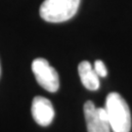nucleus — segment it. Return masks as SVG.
<instances>
[{"instance_id":"1","label":"nucleus","mask_w":132,"mask_h":132,"mask_svg":"<svg viewBox=\"0 0 132 132\" xmlns=\"http://www.w3.org/2000/svg\"><path fill=\"white\" fill-rule=\"evenodd\" d=\"M105 110L113 132H130L131 113L125 100L118 93L112 92L107 96Z\"/></svg>"},{"instance_id":"2","label":"nucleus","mask_w":132,"mask_h":132,"mask_svg":"<svg viewBox=\"0 0 132 132\" xmlns=\"http://www.w3.org/2000/svg\"><path fill=\"white\" fill-rule=\"evenodd\" d=\"M80 0H45L39 14L44 21L49 23H63L71 19L76 14Z\"/></svg>"},{"instance_id":"3","label":"nucleus","mask_w":132,"mask_h":132,"mask_svg":"<svg viewBox=\"0 0 132 132\" xmlns=\"http://www.w3.org/2000/svg\"><path fill=\"white\" fill-rule=\"evenodd\" d=\"M31 70L38 84L49 92H56L59 89V76L56 70L47 60L37 58L31 64Z\"/></svg>"},{"instance_id":"4","label":"nucleus","mask_w":132,"mask_h":132,"mask_svg":"<svg viewBox=\"0 0 132 132\" xmlns=\"http://www.w3.org/2000/svg\"><path fill=\"white\" fill-rule=\"evenodd\" d=\"M83 112L88 132H111L105 108H97L93 102L87 101L83 107Z\"/></svg>"},{"instance_id":"5","label":"nucleus","mask_w":132,"mask_h":132,"mask_svg":"<svg viewBox=\"0 0 132 132\" xmlns=\"http://www.w3.org/2000/svg\"><path fill=\"white\" fill-rule=\"evenodd\" d=\"M31 113L36 123L41 126H48L52 122L55 111L52 103L47 98L36 96L32 101Z\"/></svg>"},{"instance_id":"6","label":"nucleus","mask_w":132,"mask_h":132,"mask_svg":"<svg viewBox=\"0 0 132 132\" xmlns=\"http://www.w3.org/2000/svg\"><path fill=\"white\" fill-rule=\"evenodd\" d=\"M78 73L81 82L86 89L98 90L100 87L99 76L89 62L83 61L78 65Z\"/></svg>"},{"instance_id":"7","label":"nucleus","mask_w":132,"mask_h":132,"mask_svg":"<svg viewBox=\"0 0 132 132\" xmlns=\"http://www.w3.org/2000/svg\"><path fill=\"white\" fill-rule=\"evenodd\" d=\"M94 71H96V73L98 75L99 77H106L108 75V71L107 68L105 66V64L101 60H97L94 63Z\"/></svg>"}]
</instances>
